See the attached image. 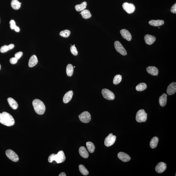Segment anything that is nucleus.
I'll list each match as a JSON object with an SVG mask.
<instances>
[{
    "instance_id": "1",
    "label": "nucleus",
    "mask_w": 176,
    "mask_h": 176,
    "mask_svg": "<svg viewBox=\"0 0 176 176\" xmlns=\"http://www.w3.org/2000/svg\"><path fill=\"white\" fill-rule=\"evenodd\" d=\"M0 123L5 126L10 127L14 124L15 121L11 115L4 112L0 113Z\"/></svg>"
},
{
    "instance_id": "2",
    "label": "nucleus",
    "mask_w": 176,
    "mask_h": 176,
    "mask_svg": "<svg viewBox=\"0 0 176 176\" xmlns=\"http://www.w3.org/2000/svg\"><path fill=\"white\" fill-rule=\"evenodd\" d=\"M66 159L64 152L63 151H60L57 154H52L50 155L48 158V162L52 163L53 160L55 161L57 163H63Z\"/></svg>"
},
{
    "instance_id": "3",
    "label": "nucleus",
    "mask_w": 176,
    "mask_h": 176,
    "mask_svg": "<svg viewBox=\"0 0 176 176\" xmlns=\"http://www.w3.org/2000/svg\"><path fill=\"white\" fill-rule=\"evenodd\" d=\"M32 105L35 111L37 114L42 115L44 113L45 111V106L42 101L38 99L34 100L32 102Z\"/></svg>"
},
{
    "instance_id": "4",
    "label": "nucleus",
    "mask_w": 176,
    "mask_h": 176,
    "mask_svg": "<svg viewBox=\"0 0 176 176\" xmlns=\"http://www.w3.org/2000/svg\"><path fill=\"white\" fill-rule=\"evenodd\" d=\"M147 119V114L143 109L139 110L136 114V119L139 123L145 122Z\"/></svg>"
},
{
    "instance_id": "5",
    "label": "nucleus",
    "mask_w": 176,
    "mask_h": 176,
    "mask_svg": "<svg viewBox=\"0 0 176 176\" xmlns=\"http://www.w3.org/2000/svg\"><path fill=\"white\" fill-rule=\"evenodd\" d=\"M79 118L81 122L83 123H87L91 121V116L89 112L85 111L79 116Z\"/></svg>"
},
{
    "instance_id": "6",
    "label": "nucleus",
    "mask_w": 176,
    "mask_h": 176,
    "mask_svg": "<svg viewBox=\"0 0 176 176\" xmlns=\"http://www.w3.org/2000/svg\"><path fill=\"white\" fill-rule=\"evenodd\" d=\"M102 93L105 98L109 100H113L115 98L114 93L109 90L104 88L102 90Z\"/></svg>"
},
{
    "instance_id": "7",
    "label": "nucleus",
    "mask_w": 176,
    "mask_h": 176,
    "mask_svg": "<svg viewBox=\"0 0 176 176\" xmlns=\"http://www.w3.org/2000/svg\"><path fill=\"white\" fill-rule=\"evenodd\" d=\"M114 45L115 48L117 52L122 55H127L126 51L119 41H116L115 42Z\"/></svg>"
},
{
    "instance_id": "8",
    "label": "nucleus",
    "mask_w": 176,
    "mask_h": 176,
    "mask_svg": "<svg viewBox=\"0 0 176 176\" xmlns=\"http://www.w3.org/2000/svg\"><path fill=\"white\" fill-rule=\"evenodd\" d=\"M116 136L113 135L112 133H110L105 139L104 144L107 147H109L113 145L116 141Z\"/></svg>"
},
{
    "instance_id": "9",
    "label": "nucleus",
    "mask_w": 176,
    "mask_h": 176,
    "mask_svg": "<svg viewBox=\"0 0 176 176\" xmlns=\"http://www.w3.org/2000/svg\"><path fill=\"white\" fill-rule=\"evenodd\" d=\"M6 155L9 159L13 162H17L19 160V157L15 152L11 149L6 151Z\"/></svg>"
},
{
    "instance_id": "10",
    "label": "nucleus",
    "mask_w": 176,
    "mask_h": 176,
    "mask_svg": "<svg viewBox=\"0 0 176 176\" xmlns=\"http://www.w3.org/2000/svg\"><path fill=\"white\" fill-rule=\"evenodd\" d=\"M124 10L127 13L131 14L133 13L135 10V7L134 4L132 3H129L127 2L124 3L122 5Z\"/></svg>"
},
{
    "instance_id": "11",
    "label": "nucleus",
    "mask_w": 176,
    "mask_h": 176,
    "mask_svg": "<svg viewBox=\"0 0 176 176\" xmlns=\"http://www.w3.org/2000/svg\"><path fill=\"white\" fill-rule=\"evenodd\" d=\"M176 92V82H173L169 85L167 87V92L169 95L174 94Z\"/></svg>"
},
{
    "instance_id": "12",
    "label": "nucleus",
    "mask_w": 176,
    "mask_h": 176,
    "mask_svg": "<svg viewBox=\"0 0 176 176\" xmlns=\"http://www.w3.org/2000/svg\"><path fill=\"white\" fill-rule=\"evenodd\" d=\"M167 168L166 165L163 162H160L155 167L156 172L158 173H162L164 172Z\"/></svg>"
},
{
    "instance_id": "13",
    "label": "nucleus",
    "mask_w": 176,
    "mask_h": 176,
    "mask_svg": "<svg viewBox=\"0 0 176 176\" xmlns=\"http://www.w3.org/2000/svg\"><path fill=\"white\" fill-rule=\"evenodd\" d=\"M117 157L120 159L124 162H128L131 159V157L128 154L123 152H120L118 153Z\"/></svg>"
},
{
    "instance_id": "14",
    "label": "nucleus",
    "mask_w": 176,
    "mask_h": 176,
    "mask_svg": "<svg viewBox=\"0 0 176 176\" xmlns=\"http://www.w3.org/2000/svg\"><path fill=\"white\" fill-rule=\"evenodd\" d=\"M145 42L147 44L151 45L154 43L156 40V38L155 36L147 34L144 36Z\"/></svg>"
},
{
    "instance_id": "15",
    "label": "nucleus",
    "mask_w": 176,
    "mask_h": 176,
    "mask_svg": "<svg viewBox=\"0 0 176 176\" xmlns=\"http://www.w3.org/2000/svg\"><path fill=\"white\" fill-rule=\"evenodd\" d=\"M120 33L122 37L127 41H130L132 40V36L129 31L126 29H122Z\"/></svg>"
},
{
    "instance_id": "16",
    "label": "nucleus",
    "mask_w": 176,
    "mask_h": 176,
    "mask_svg": "<svg viewBox=\"0 0 176 176\" xmlns=\"http://www.w3.org/2000/svg\"><path fill=\"white\" fill-rule=\"evenodd\" d=\"M73 92L70 90L65 94L63 98V102L65 103H67L71 101L73 95Z\"/></svg>"
},
{
    "instance_id": "17",
    "label": "nucleus",
    "mask_w": 176,
    "mask_h": 176,
    "mask_svg": "<svg viewBox=\"0 0 176 176\" xmlns=\"http://www.w3.org/2000/svg\"><path fill=\"white\" fill-rule=\"evenodd\" d=\"M38 63V60L35 55H33L30 58L28 62V66L29 67L35 66Z\"/></svg>"
},
{
    "instance_id": "18",
    "label": "nucleus",
    "mask_w": 176,
    "mask_h": 176,
    "mask_svg": "<svg viewBox=\"0 0 176 176\" xmlns=\"http://www.w3.org/2000/svg\"><path fill=\"white\" fill-rule=\"evenodd\" d=\"M147 72L149 74L153 76H156L158 73V70L156 67L149 66L147 68Z\"/></svg>"
},
{
    "instance_id": "19",
    "label": "nucleus",
    "mask_w": 176,
    "mask_h": 176,
    "mask_svg": "<svg viewBox=\"0 0 176 176\" xmlns=\"http://www.w3.org/2000/svg\"><path fill=\"white\" fill-rule=\"evenodd\" d=\"M164 23V21L163 20H151L149 22V24L150 25L154 27H159L163 25Z\"/></svg>"
},
{
    "instance_id": "20",
    "label": "nucleus",
    "mask_w": 176,
    "mask_h": 176,
    "mask_svg": "<svg viewBox=\"0 0 176 176\" xmlns=\"http://www.w3.org/2000/svg\"><path fill=\"white\" fill-rule=\"evenodd\" d=\"M79 151L80 155L83 158H88L89 156V154L84 147L82 146L80 147Z\"/></svg>"
},
{
    "instance_id": "21",
    "label": "nucleus",
    "mask_w": 176,
    "mask_h": 176,
    "mask_svg": "<svg viewBox=\"0 0 176 176\" xmlns=\"http://www.w3.org/2000/svg\"><path fill=\"white\" fill-rule=\"evenodd\" d=\"M7 101L9 104L10 106L12 109L16 110L17 109L18 107V104L17 102L12 98H9L7 99Z\"/></svg>"
},
{
    "instance_id": "22",
    "label": "nucleus",
    "mask_w": 176,
    "mask_h": 176,
    "mask_svg": "<svg viewBox=\"0 0 176 176\" xmlns=\"http://www.w3.org/2000/svg\"><path fill=\"white\" fill-rule=\"evenodd\" d=\"M167 101V95L166 94L163 93L159 97V102L161 106L164 107L166 104Z\"/></svg>"
},
{
    "instance_id": "23",
    "label": "nucleus",
    "mask_w": 176,
    "mask_h": 176,
    "mask_svg": "<svg viewBox=\"0 0 176 176\" xmlns=\"http://www.w3.org/2000/svg\"><path fill=\"white\" fill-rule=\"evenodd\" d=\"M14 47V45L13 44H11L9 45H4L1 47L0 51L2 53H5L10 50L12 49Z\"/></svg>"
},
{
    "instance_id": "24",
    "label": "nucleus",
    "mask_w": 176,
    "mask_h": 176,
    "mask_svg": "<svg viewBox=\"0 0 176 176\" xmlns=\"http://www.w3.org/2000/svg\"><path fill=\"white\" fill-rule=\"evenodd\" d=\"M87 2H84L81 3L80 4L77 5L75 7V8L77 11L80 12L85 9L87 7Z\"/></svg>"
},
{
    "instance_id": "25",
    "label": "nucleus",
    "mask_w": 176,
    "mask_h": 176,
    "mask_svg": "<svg viewBox=\"0 0 176 176\" xmlns=\"http://www.w3.org/2000/svg\"><path fill=\"white\" fill-rule=\"evenodd\" d=\"M21 3L18 0H12L11 3L12 8L14 10H18L20 8Z\"/></svg>"
},
{
    "instance_id": "26",
    "label": "nucleus",
    "mask_w": 176,
    "mask_h": 176,
    "mask_svg": "<svg viewBox=\"0 0 176 176\" xmlns=\"http://www.w3.org/2000/svg\"><path fill=\"white\" fill-rule=\"evenodd\" d=\"M158 138L157 137H153L151 140L150 145L152 149L155 148L158 145Z\"/></svg>"
},
{
    "instance_id": "27",
    "label": "nucleus",
    "mask_w": 176,
    "mask_h": 176,
    "mask_svg": "<svg viewBox=\"0 0 176 176\" xmlns=\"http://www.w3.org/2000/svg\"><path fill=\"white\" fill-rule=\"evenodd\" d=\"M74 67L71 64H68L66 67V73L68 76H72L73 74Z\"/></svg>"
},
{
    "instance_id": "28",
    "label": "nucleus",
    "mask_w": 176,
    "mask_h": 176,
    "mask_svg": "<svg viewBox=\"0 0 176 176\" xmlns=\"http://www.w3.org/2000/svg\"><path fill=\"white\" fill-rule=\"evenodd\" d=\"M82 17L85 19L90 18L91 17V14L89 11L88 10H84L81 12Z\"/></svg>"
},
{
    "instance_id": "29",
    "label": "nucleus",
    "mask_w": 176,
    "mask_h": 176,
    "mask_svg": "<svg viewBox=\"0 0 176 176\" xmlns=\"http://www.w3.org/2000/svg\"><path fill=\"white\" fill-rule=\"evenodd\" d=\"M86 146L90 153H93L94 152L95 147L93 143L90 142H87L86 143Z\"/></svg>"
},
{
    "instance_id": "30",
    "label": "nucleus",
    "mask_w": 176,
    "mask_h": 176,
    "mask_svg": "<svg viewBox=\"0 0 176 176\" xmlns=\"http://www.w3.org/2000/svg\"><path fill=\"white\" fill-rule=\"evenodd\" d=\"M147 85L145 83H142L137 85L136 89L138 91H142L147 89Z\"/></svg>"
},
{
    "instance_id": "31",
    "label": "nucleus",
    "mask_w": 176,
    "mask_h": 176,
    "mask_svg": "<svg viewBox=\"0 0 176 176\" xmlns=\"http://www.w3.org/2000/svg\"><path fill=\"white\" fill-rule=\"evenodd\" d=\"M79 168L80 172L83 175H87L89 174L88 171L83 165H80L79 166Z\"/></svg>"
},
{
    "instance_id": "32",
    "label": "nucleus",
    "mask_w": 176,
    "mask_h": 176,
    "mask_svg": "<svg viewBox=\"0 0 176 176\" xmlns=\"http://www.w3.org/2000/svg\"><path fill=\"white\" fill-rule=\"evenodd\" d=\"M122 77L120 75L117 74L113 78V83L115 85H117L120 83L121 81Z\"/></svg>"
},
{
    "instance_id": "33",
    "label": "nucleus",
    "mask_w": 176,
    "mask_h": 176,
    "mask_svg": "<svg viewBox=\"0 0 176 176\" xmlns=\"http://www.w3.org/2000/svg\"><path fill=\"white\" fill-rule=\"evenodd\" d=\"M71 34V32L68 30H65L62 31L60 33V35L64 38H67L69 37Z\"/></svg>"
},
{
    "instance_id": "34",
    "label": "nucleus",
    "mask_w": 176,
    "mask_h": 176,
    "mask_svg": "<svg viewBox=\"0 0 176 176\" xmlns=\"http://www.w3.org/2000/svg\"><path fill=\"white\" fill-rule=\"evenodd\" d=\"M71 53L74 56H77L78 54V51L75 46L72 45L70 48Z\"/></svg>"
},
{
    "instance_id": "35",
    "label": "nucleus",
    "mask_w": 176,
    "mask_h": 176,
    "mask_svg": "<svg viewBox=\"0 0 176 176\" xmlns=\"http://www.w3.org/2000/svg\"><path fill=\"white\" fill-rule=\"evenodd\" d=\"M10 28L12 29H14L15 27L17 26L15 21L13 20H12L10 21Z\"/></svg>"
},
{
    "instance_id": "36",
    "label": "nucleus",
    "mask_w": 176,
    "mask_h": 176,
    "mask_svg": "<svg viewBox=\"0 0 176 176\" xmlns=\"http://www.w3.org/2000/svg\"><path fill=\"white\" fill-rule=\"evenodd\" d=\"M18 60L16 57H12L10 59V62L11 64H14L17 63Z\"/></svg>"
},
{
    "instance_id": "37",
    "label": "nucleus",
    "mask_w": 176,
    "mask_h": 176,
    "mask_svg": "<svg viewBox=\"0 0 176 176\" xmlns=\"http://www.w3.org/2000/svg\"><path fill=\"white\" fill-rule=\"evenodd\" d=\"M23 53L22 52H18V53H16L14 55L15 57L17 58V59H19L21 58L22 56H23Z\"/></svg>"
},
{
    "instance_id": "38",
    "label": "nucleus",
    "mask_w": 176,
    "mask_h": 176,
    "mask_svg": "<svg viewBox=\"0 0 176 176\" xmlns=\"http://www.w3.org/2000/svg\"><path fill=\"white\" fill-rule=\"evenodd\" d=\"M171 12L172 13L176 14V4L175 3L173 6H172L171 8Z\"/></svg>"
},
{
    "instance_id": "39",
    "label": "nucleus",
    "mask_w": 176,
    "mask_h": 176,
    "mask_svg": "<svg viewBox=\"0 0 176 176\" xmlns=\"http://www.w3.org/2000/svg\"><path fill=\"white\" fill-rule=\"evenodd\" d=\"M14 30L16 32H19L20 31V28L18 26H16L14 28Z\"/></svg>"
},
{
    "instance_id": "40",
    "label": "nucleus",
    "mask_w": 176,
    "mask_h": 176,
    "mask_svg": "<svg viewBox=\"0 0 176 176\" xmlns=\"http://www.w3.org/2000/svg\"><path fill=\"white\" fill-rule=\"evenodd\" d=\"M59 176H66V173H64V172H62V173H61L59 175Z\"/></svg>"
},
{
    "instance_id": "41",
    "label": "nucleus",
    "mask_w": 176,
    "mask_h": 176,
    "mask_svg": "<svg viewBox=\"0 0 176 176\" xmlns=\"http://www.w3.org/2000/svg\"><path fill=\"white\" fill-rule=\"evenodd\" d=\"M1 64H0V70H1Z\"/></svg>"
},
{
    "instance_id": "42",
    "label": "nucleus",
    "mask_w": 176,
    "mask_h": 176,
    "mask_svg": "<svg viewBox=\"0 0 176 176\" xmlns=\"http://www.w3.org/2000/svg\"><path fill=\"white\" fill-rule=\"evenodd\" d=\"M158 28L159 29V28H160V27H158Z\"/></svg>"
}]
</instances>
